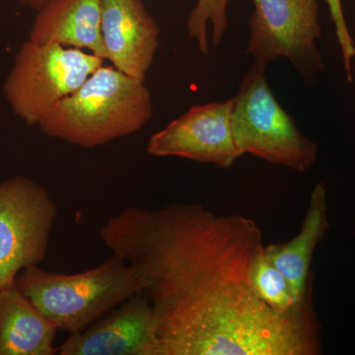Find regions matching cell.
<instances>
[{
    "mask_svg": "<svg viewBox=\"0 0 355 355\" xmlns=\"http://www.w3.org/2000/svg\"><path fill=\"white\" fill-rule=\"evenodd\" d=\"M153 114V97L144 81L103 64L37 127L51 139L95 148L139 132Z\"/></svg>",
    "mask_w": 355,
    "mask_h": 355,
    "instance_id": "cell-2",
    "label": "cell"
},
{
    "mask_svg": "<svg viewBox=\"0 0 355 355\" xmlns=\"http://www.w3.org/2000/svg\"><path fill=\"white\" fill-rule=\"evenodd\" d=\"M60 355H159L153 306L139 291L57 347Z\"/></svg>",
    "mask_w": 355,
    "mask_h": 355,
    "instance_id": "cell-9",
    "label": "cell"
},
{
    "mask_svg": "<svg viewBox=\"0 0 355 355\" xmlns=\"http://www.w3.org/2000/svg\"><path fill=\"white\" fill-rule=\"evenodd\" d=\"M230 0H197L187 19L189 36L197 41L202 55L209 53V25L212 29V44L219 46L227 31V8Z\"/></svg>",
    "mask_w": 355,
    "mask_h": 355,
    "instance_id": "cell-14",
    "label": "cell"
},
{
    "mask_svg": "<svg viewBox=\"0 0 355 355\" xmlns=\"http://www.w3.org/2000/svg\"><path fill=\"white\" fill-rule=\"evenodd\" d=\"M132 266L153 306L159 355H317L313 299L273 309L254 291L251 272L265 250L253 219L202 205L127 207L99 232Z\"/></svg>",
    "mask_w": 355,
    "mask_h": 355,
    "instance_id": "cell-1",
    "label": "cell"
},
{
    "mask_svg": "<svg viewBox=\"0 0 355 355\" xmlns=\"http://www.w3.org/2000/svg\"><path fill=\"white\" fill-rule=\"evenodd\" d=\"M57 216L41 184L24 176L0 183V289L15 286L23 270L44 261Z\"/></svg>",
    "mask_w": 355,
    "mask_h": 355,
    "instance_id": "cell-7",
    "label": "cell"
},
{
    "mask_svg": "<svg viewBox=\"0 0 355 355\" xmlns=\"http://www.w3.org/2000/svg\"><path fill=\"white\" fill-rule=\"evenodd\" d=\"M247 53L266 67L287 58L308 84L326 70L317 46L322 35L318 0H252Z\"/></svg>",
    "mask_w": 355,
    "mask_h": 355,
    "instance_id": "cell-6",
    "label": "cell"
},
{
    "mask_svg": "<svg viewBox=\"0 0 355 355\" xmlns=\"http://www.w3.org/2000/svg\"><path fill=\"white\" fill-rule=\"evenodd\" d=\"M58 331L15 286L0 289V355H53Z\"/></svg>",
    "mask_w": 355,
    "mask_h": 355,
    "instance_id": "cell-13",
    "label": "cell"
},
{
    "mask_svg": "<svg viewBox=\"0 0 355 355\" xmlns=\"http://www.w3.org/2000/svg\"><path fill=\"white\" fill-rule=\"evenodd\" d=\"M29 41L80 49L107 60L101 0H50L37 11Z\"/></svg>",
    "mask_w": 355,
    "mask_h": 355,
    "instance_id": "cell-12",
    "label": "cell"
},
{
    "mask_svg": "<svg viewBox=\"0 0 355 355\" xmlns=\"http://www.w3.org/2000/svg\"><path fill=\"white\" fill-rule=\"evenodd\" d=\"M101 30L107 60L123 73L146 81L160 29L144 0H101Z\"/></svg>",
    "mask_w": 355,
    "mask_h": 355,
    "instance_id": "cell-10",
    "label": "cell"
},
{
    "mask_svg": "<svg viewBox=\"0 0 355 355\" xmlns=\"http://www.w3.org/2000/svg\"><path fill=\"white\" fill-rule=\"evenodd\" d=\"M21 6L28 7L32 10L39 11L42 7L46 6L50 0H18Z\"/></svg>",
    "mask_w": 355,
    "mask_h": 355,
    "instance_id": "cell-17",
    "label": "cell"
},
{
    "mask_svg": "<svg viewBox=\"0 0 355 355\" xmlns=\"http://www.w3.org/2000/svg\"><path fill=\"white\" fill-rule=\"evenodd\" d=\"M232 99L196 105L154 133L147 153L155 157H180L230 168L241 157L231 125Z\"/></svg>",
    "mask_w": 355,
    "mask_h": 355,
    "instance_id": "cell-8",
    "label": "cell"
},
{
    "mask_svg": "<svg viewBox=\"0 0 355 355\" xmlns=\"http://www.w3.org/2000/svg\"><path fill=\"white\" fill-rule=\"evenodd\" d=\"M327 198L326 183L317 184L311 193L300 232L291 241L265 247L266 258L288 282L297 309L313 298L311 261L316 247L323 240L330 226Z\"/></svg>",
    "mask_w": 355,
    "mask_h": 355,
    "instance_id": "cell-11",
    "label": "cell"
},
{
    "mask_svg": "<svg viewBox=\"0 0 355 355\" xmlns=\"http://www.w3.org/2000/svg\"><path fill=\"white\" fill-rule=\"evenodd\" d=\"M15 286L58 330L79 333L141 291L135 270L112 254L85 272H49L39 265L26 268Z\"/></svg>",
    "mask_w": 355,
    "mask_h": 355,
    "instance_id": "cell-3",
    "label": "cell"
},
{
    "mask_svg": "<svg viewBox=\"0 0 355 355\" xmlns=\"http://www.w3.org/2000/svg\"><path fill=\"white\" fill-rule=\"evenodd\" d=\"M104 60L80 49L28 40L16 53L4 80V99L26 125H38L55 105L78 90Z\"/></svg>",
    "mask_w": 355,
    "mask_h": 355,
    "instance_id": "cell-4",
    "label": "cell"
},
{
    "mask_svg": "<svg viewBox=\"0 0 355 355\" xmlns=\"http://www.w3.org/2000/svg\"><path fill=\"white\" fill-rule=\"evenodd\" d=\"M265 69L252 65L232 98L231 125L236 146L242 154L306 171L316 162L317 144L301 132L275 99Z\"/></svg>",
    "mask_w": 355,
    "mask_h": 355,
    "instance_id": "cell-5",
    "label": "cell"
},
{
    "mask_svg": "<svg viewBox=\"0 0 355 355\" xmlns=\"http://www.w3.org/2000/svg\"><path fill=\"white\" fill-rule=\"evenodd\" d=\"M251 284L257 295L273 309L299 310L294 304L288 282L266 258L265 250L254 261L251 272Z\"/></svg>",
    "mask_w": 355,
    "mask_h": 355,
    "instance_id": "cell-15",
    "label": "cell"
},
{
    "mask_svg": "<svg viewBox=\"0 0 355 355\" xmlns=\"http://www.w3.org/2000/svg\"><path fill=\"white\" fill-rule=\"evenodd\" d=\"M326 2L330 8L331 18L338 19V18L343 17L342 0H326Z\"/></svg>",
    "mask_w": 355,
    "mask_h": 355,
    "instance_id": "cell-16",
    "label": "cell"
}]
</instances>
